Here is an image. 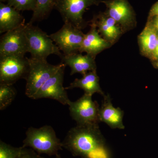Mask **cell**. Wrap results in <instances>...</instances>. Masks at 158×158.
I'll return each instance as SVG.
<instances>
[{
    "instance_id": "cell-18",
    "label": "cell",
    "mask_w": 158,
    "mask_h": 158,
    "mask_svg": "<svg viewBox=\"0 0 158 158\" xmlns=\"http://www.w3.org/2000/svg\"><path fill=\"white\" fill-rule=\"evenodd\" d=\"M158 32L148 22L138 37L140 53L144 56L151 58L156 46Z\"/></svg>"
},
{
    "instance_id": "cell-16",
    "label": "cell",
    "mask_w": 158,
    "mask_h": 158,
    "mask_svg": "<svg viewBox=\"0 0 158 158\" xmlns=\"http://www.w3.org/2000/svg\"><path fill=\"white\" fill-rule=\"evenodd\" d=\"M25 19L20 11L4 3H0V33L8 31L24 25Z\"/></svg>"
},
{
    "instance_id": "cell-24",
    "label": "cell",
    "mask_w": 158,
    "mask_h": 158,
    "mask_svg": "<svg viewBox=\"0 0 158 158\" xmlns=\"http://www.w3.org/2000/svg\"><path fill=\"white\" fill-rule=\"evenodd\" d=\"M158 16V2L153 6L149 12V18Z\"/></svg>"
},
{
    "instance_id": "cell-6",
    "label": "cell",
    "mask_w": 158,
    "mask_h": 158,
    "mask_svg": "<svg viewBox=\"0 0 158 158\" xmlns=\"http://www.w3.org/2000/svg\"><path fill=\"white\" fill-rule=\"evenodd\" d=\"M70 115L79 125L98 124L99 106L94 101L92 96L85 94L76 101L68 104Z\"/></svg>"
},
{
    "instance_id": "cell-1",
    "label": "cell",
    "mask_w": 158,
    "mask_h": 158,
    "mask_svg": "<svg viewBox=\"0 0 158 158\" xmlns=\"http://www.w3.org/2000/svg\"><path fill=\"white\" fill-rule=\"evenodd\" d=\"M62 147L74 156L111 158L106 140L98 124L79 125L69 130L62 141Z\"/></svg>"
},
{
    "instance_id": "cell-25",
    "label": "cell",
    "mask_w": 158,
    "mask_h": 158,
    "mask_svg": "<svg viewBox=\"0 0 158 158\" xmlns=\"http://www.w3.org/2000/svg\"><path fill=\"white\" fill-rule=\"evenodd\" d=\"M153 19L148 22L158 32V16L152 17ZM151 19V18H150Z\"/></svg>"
},
{
    "instance_id": "cell-21",
    "label": "cell",
    "mask_w": 158,
    "mask_h": 158,
    "mask_svg": "<svg viewBox=\"0 0 158 158\" xmlns=\"http://www.w3.org/2000/svg\"><path fill=\"white\" fill-rule=\"evenodd\" d=\"M7 4L19 11H34L37 5V0H8Z\"/></svg>"
},
{
    "instance_id": "cell-8",
    "label": "cell",
    "mask_w": 158,
    "mask_h": 158,
    "mask_svg": "<svg viewBox=\"0 0 158 158\" xmlns=\"http://www.w3.org/2000/svg\"><path fill=\"white\" fill-rule=\"evenodd\" d=\"M29 66L27 57H0V84L13 85L19 79H25Z\"/></svg>"
},
{
    "instance_id": "cell-27",
    "label": "cell",
    "mask_w": 158,
    "mask_h": 158,
    "mask_svg": "<svg viewBox=\"0 0 158 158\" xmlns=\"http://www.w3.org/2000/svg\"><path fill=\"white\" fill-rule=\"evenodd\" d=\"M55 158H62V157L60 155H59V154H57V155H56L55 156Z\"/></svg>"
},
{
    "instance_id": "cell-5",
    "label": "cell",
    "mask_w": 158,
    "mask_h": 158,
    "mask_svg": "<svg viewBox=\"0 0 158 158\" xmlns=\"http://www.w3.org/2000/svg\"><path fill=\"white\" fill-rule=\"evenodd\" d=\"M99 0H57L54 9L59 11L64 23H71L78 28H85L87 23L83 18L89 7L98 6Z\"/></svg>"
},
{
    "instance_id": "cell-20",
    "label": "cell",
    "mask_w": 158,
    "mask_h": 158,
    "mask_svg": "<svg viewBox=\"0 0 158 158\" xmlns=\"http://www.w3.org/2000/svg\"><path fill=\"white\" fill-rule=\"evenodd\" d=\"M16 95V90L13 85L0 84V110H5L10 106Z\"/></svg>"
},
{
    "instance_id": "cell-11",
    "label": "cell",
    "mask_w": 158,
    "mask_h": 158,
    "mask_svg": "<svg viewBox=\"0 0 158 158\" xmlns=\"http://www.w3.org/2000/svg\"><path fill=\"white\" fill-rule=\"evenodd\" d=\"M106 7V12L118 23L125 33L135 27V13L127 0L101 1Z\"/></svg>"
},
{
    "instance_id": "cell-22",
    "label": "cell",
    "mask_w": 158,
    "mask_h": 158,
    "mask_svg": "<svg viewBox=\"0 0 158 158\" xmlns=\"http://www.w3.org/2000/svg\"><path fill=\"white\" fill-rule=\"evenodd\" d=\"M23 147H14L0 141V158H17L21 152Z\"/></svg>"
},
{
    "instance_id": "cell-26",
    "label": "cell",
    "mask_w": 158,
    "mask_h": 158,
    "mask_svg": "<svg viewBox=\"0 0 158 158\" xmlns=\"http://www.w3.org/2000/svg\"><path fill=\"white\" fill-rule=\"evenodd\" d=\"M151 58H153V59H158V38L155 50Z\"/></svg>"
},
{
    "instance_id": "cell-29",
    "label": "cell",
    "mask_w": 158,
    "mask_h": 158,
    "mask_svg": "<svg viewBox=\"0 0 158 158\" xmlns=\"http://www.w3.org/2000/svg\"><path fill=\"white\" fill-rule=\"evenodd\" d=\"M156 67L158 68V61L156 63Z\"/></svg>"
},
{
    "instance_id": "cell-28",
    "label": "cell",
    "mask_w": 158,
    "mask_h": 158,
    "mask_svg": "<svg viewBox=\"0 0 158 158\" xmlns=\"http://www.w3.org/2000/svg\"><path fill=\"white\" fill-rule=\"evenodd\" d=\"M8 0H0V1H1V2L2 3H4L5 2H7Z\"/></svg>"
},
{
    "instance_id": "cell-7",
    "label": "cell",
    "mask_w": 158,
    "mask_h": 158,
    "mask_svg": "<svg viewBox=\"0 0 158 158\" xmlns=\"http://www.w3.org/2000/svg\"><path fill=\"white\" fill-rule=\"evenodd\" d=\"M85 34L71 23H64L60 30L49 35L64 56L79 52Z\"/></svg>"
},
{
    "instance_id": "cell-12",
    "label": "cell",
    "mask_w": 158,
    "mask_h": 158,
    "mask_svg": "<svg viewBox=\"0 0 158 158\" xmlns=\"http://www.w3.org/2000/svg\"><path fill=\"white\" fill-rule=\"evenodd\" d=\"M92 20L95 23L101 36L112 45L124 33L118 23L106 11L99 12L94 15Z\"/></svg>"
},
{
    "instance_id": "cell-14",
    "label": "cell",
    "mask_w": 158,
    "mask_h": 158,
    "mask_svg": "<svg viewBox=\"0 0 158 158\" xmlns=\"http://www.w3.org/2000/svg\"><path fill=\"white\" fill-rule=\"evenodd\" d=\"M103 98L99 111L100 121L105 123L112 129H124L123 122L124 112L119 107L116 108L113 106L109 94H105Z\"/></svg>"
},
{
    "instance_id": "cell-2",
    "label": "cell",
    "mask_w": 158,
    "mask_h": 158,
    "mask_svg": "<svg viewBox=\"0 0 158 158\" xmlns=\"http://www.w3.org/2000/svg\"><path fill=\"white\" fill-rule=\"evenodd\" d=\"M26 135L22 147L32 148L39 154L56 156L63 148L62 142L51 126H44L39 128L29 127Z\"/></svg>"
},
{
    "instance_id": "cell-10",
    "label": "cell",
    "mask_w": 158,
    "mask_h": 158,
    "mask_svg": "<svg viewBox=\"0 0 158 158\" xmlns=\"http://www.w3.org/2000/svg\"><path fill=\"white\" fill-rule=\"evenodd\" d=\"M6 32L0 40V57L7 56L25 57L28 53L25 25Z\"/></svg>"
},
{
    "instance_id": "cell-3",
    "label": "cell",
    "mask_w": 158,
    "mask_h": 158,
    "mask_svg": "<svg viewBox=\"0 0 158 158\" xmlns=\"http://www.w3.org/2000/svg\"><path fill=\"white\" fill-rule=\"evenodd\" d=\"M27 40L28 53L31 57L46 59L51 55H56L62 58L64 56L49 35L33 24L28 23L24 27Z\"/></svg>"
},
{
    "instance_id": "cell-15",
    "label": "cell",
    "mask_w": 158,
    "mask_h": 158,
    "mask_svg": "<svg viewBox=\"0 0 158 158\" xmlns=\"http://www.w3.org/2000/svg\"><path fill=\"white\" fill-rule=\"evenodd\" d=\"M95 58L88 54L83 55L77 52L68 56H63L61 58L62 63L71 69V75L81 73L82 75L92 71L97 70Z\"/></svg>"
},
{
    "instance_id": "cell-17",
    "label": "cell",
    "mask_w": 158,
    "mask_h": 158,
    "mask_svg": "<svg viewBox=\"0 0 158 158\" xmlns=\"http://www.w3.org/2000/svg\"><path fill=\"white\" fill-rule=\"evenodd\" d=\"M81 88L85 94L92 96L94 93H98L104 96L105 93L102 90L99 84V78L96 70L90 71L83 75L80 79H76L65 89Z\"/></svg>"
},
{
    "instance_id": "cell-23",
    "label": "cell",
    "mask_w": 158,
    "mask_h": 158,
    "mask_svg": "<svg viewBox=\"0 0 158 158\" xmlns=\"http://www.w3.org/2000/svg\"><path fill=\"white\" fill-rule=\"evenodd\" d=\"M17 158H44L40 155L39 154L28 148H23L21 152Z\"/></svg>"
},
{
    "instance_id": "cell-13",
    "label": "cell",
    "mask_w": 158,
    "mask_h": 158,
    "mask_svg": "<svg viewBox=\"0 0 158 158\" xmlns=\"http://www.w3.org/2000/svg\"><path fill=\"white\" fill-rule=\"evenodd\" d=\"M90 23V29L85 35L79 52H86L95 58L97 55L112 45L101 36L93 20Z\"/></svg>"
},
{
    "instance_id": "cell-9",
    "label": "cell",
    "mask_w": 158,
    "mask_h": 158,
    "mask_svg": "<svg viewBox=\"0 0 158 158\" xmlns=\"http://www.w3.org/2000/svg\"><path fill=\"white\" fill-rule=\"evenodd\" d=\"M66 66L65 64L62 63L59 70L44 84L32 99H52L64 106L68 105L71 101L69 98L66 89L63 86L64 71Z\"/></svg>"
},
{
    "instance_id": "cell-19",
    "label": "cell",
    "mask_w": 158,
    "mask_h": 158,
    "mask_svg": "<svg viewBox=\"0 0 158 158\" xmlns=\"http://www.w3.org/2000/svg\"><path fill=\"white\" fill-rule=\"evenodd\" d=\"M57 0H37L36 9L29 23L33 24L47 18L54 9Z\"/></svg>"
},
{
    "instance_id": "cell-4",
    "label": "cell",
    "mask_w": 158,
    "mask_h": 158,
    "mask_svg": "<svg viewBox=\"0 0 158 158\" xmlns=\"http://www.w3.org/2000/svg\"><path fill=\"white\" fill-rule=\"evenodd\" d=\"M28 59V71L25 78V94L32 98L49 79L53 76L62 66L50 64L46 59L31 57Z\"/></svg>"
}]
</instances>
